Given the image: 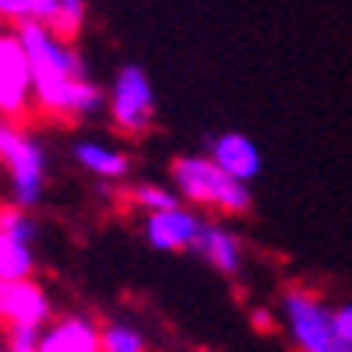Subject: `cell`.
I'll list each match as a JSON object with an SVG mask.
<instances>
[{
  "instance_id": "obj_1",
  "label": "cell",
  "mask_w": 352,
  "mask_h": 352,
  "mask_svg": "<svg viewBox=\"0 0 352 352\" xmlns=\"http://www.w3.org/2000/svg\"><path fill=\"white\" fill-rule=\"evenodd\" d=\"M169 180L190 208H212L219 215H247L254 208L250 184L232 180L208 155H180L169 162Z\"/></svg>"
},
{
  "instance_id": "obj_2",
  "label": "cell",
  "mask_w": 352,
  "mask_h": 352,
  "mask_svg": "<svg viewBox=\"0 0 352 352\" xmlns=\"http://www.w3.org/2000/svg\"><path fill=\"white\" fill-rule=\"evenodd\" d=\"M278 310L296 352H352V345L335 328V310L307 285L282 289Z\"/></svg>"
},
{
  "instance_id": "obj_3",
  "label": "cell",
  "mask_w": 352,
  "mask_h": 352,
  "mask_svg": "<svg viewBox=\"0 0 352 352\" xmlns=\"http://www.w3.org/2000/svg\"><path fill=\"white\" fill-rule=\"evenodd\" d=\"M0 162L11 176V204L32 212L46 194V148L18 124H0Z\"/></svg>"
},
{
  "instance_id": "obj_4",
  "label": "cell",
  "mask_w": 352,
  "mask_h": 352,
  "mask_svg": "<svg viewBox=\"0 0 352 352\" xmlns=\"http://www.w3.org/2000/svg\"><path fill=\"white\" fill-rule=\"evenodd\" d=\"M109 120L120 134H144L155 124V88L152 78L144 74V67L138 64H124L113 74V88H109Z\"/></svg>"
},
{
  "instance_id": "obj_5",
  "label": "cell",
  "mask_w": 352,
  "mask_h": 352,
  "mask_svg": "<svg viewBox=\"0 0 352 352\" xmlns=\"http://www.w3.org/2000/svg\"><path fill=\"white\" fill-rule=\"evenodd\" d=\"M36 102V74L18 32H0V116L18 124Z\"/></svg>"
},
{
  "instance_id": "obj_6",
  "label": "cell",
  "mask_w": 352,
  "mask_h": 352,
  "mask_svg": "<svg viewBox=\"0 0 352 352\" xmlns=\"http://www.w3.org/2000/svg\"><path fill=\"white\" fill-rule=\"evenodd\" d=\"M50 317L53 307L39 282H0V324L4 328H46Z\"/></svg>"
},
{
  "instance_id": "obj_7",
  "label": "cell",
  "mask_w": 352,
  "mask_h": 352,
  "mask_svg": "<svg viewBox=\"0 0 352 352\" xmlns=\"http://www.w3.org/2000/svg\"><path fill=\"white\" fill-rule=\"evenodd\" d=\"M204 219L194 208H169V212H152L144 219V240L159 254H184L194 250V240L201 232Z\"/></svg>"
},
{
  "instance_id": "obj_8",
  "label": "cell",
  "mask_w": 352,
  "mask_h": 352,
  "mask_svg": "<svg viewBox=\"0 0 352 352\" xmlns=\"http://www.w3.org/2000/svg\"><path fill=\"white\" fill-rule=\"evenodd\" d=\"M204 155H208L222 173H229L232 180L254 184L261 176V152H257V144L240 131H226V134L208 138V152Z\"/></svg>"
},
{
  "instance_id": "obj_9",
  "label": "cell",
  "mask_w": 352,
  "mask_h": 352,
  "mask_svg": "<svg viewBox=\"0 0 352 352\" xmlns=\"http://www.w3.org/2000/svg\"><path fill=\"white\" fill-rule=\"evenodd\" d=\"M99 338H102L99 324H92L88 317L71 314V317H60L43 328L36 352H102Z\"/></svg>"
},
{
  "instance_id": "obj_10",
  "label": "cell",
  "mask_w": 352,
  "mask_h": 352,
  "mask_svg": "<svg viewBox=\"0 0 352 352\" xmlns=\"http://www.w3.org/2000/svg\"><path fill=\"white\" fill-rule=\"evenodd\" d=\"M194 254L204 264H212L215 272H222V275H240V268H243V243H240V236L232 229H226V226H215V222L201 226L197 240H194Z\"/></svg>"
},
{
  "instance_id": "obj_11",
  "label": "cell",
  "mask_w": 352,
  "mask_h": 352,
  "mask_svg": "<svg viewBox=\"0 0 352 352\" xmlns=\"http://www.w3.org/2000/svg\"><path fill=\"white\" fill-rule=\"evenodd\" d=\"M71 159L85 169L99 176V180H124L127 169H131V159L127 152L113 148V144H102V141H92V138H81L71 144Z\"/></svg>"
},
{
  "instance_id": "obj_12",
  "label": "cell",
  "mask_w": 352,
  "mask_h": 352,
  "mask_svg": "<svg viewBox=\"0 0 352 352\" xmlns=\"http://www.w3.org/2000/svg\"><path fill=\"white\" fill-rule=\"evenodd\" d=\"M32 272H36L32 243H21V240L11 236V232L0 229V282H21V278H32Z\"/></svg>"
},
{
  "instance_id": "obj_13",
  "label": "cell",
  "mask_w": 352,
  "mask_h": 352,
  "mask_svg": "<svg viewBox=\"0 0 352 352\" xmlns=\"http://www.w3.org/2000/svg\"><path fill=\"white\" fill-rule=\"evenodd\" d=\"M131 201L138 204V208L144 212H169V208H180L184 197L176 194V187H159V184H138L131 190Z\"/></svg>"
},
{
  "instance_id": "obj_14",
  "label": "cell",
  "mask_w": 352,
  "mask_h": 352,
  "mask_svg": "<svg viewBox=\"0 0 352 352\" xmlns=\"http://www.w3.org/2000/svg\"><path fill=\"white\" fill-rule=\"evenodd\" d=\"M102 352H148V342L144 335L131 324H120V320H113V324H102V338H99Z\"/></svg>"
},
{
  "instance_id": "obj_15",
  "label": "cell",
  "mask_w": 352,
  "mask_h": 352,
  "mask_svg": "<svg viewBox=\"0 0 352 352\" xmlns=\"http://www.w3.org/2000/svg\"><path fill=\"white\" fill-rule=\"evenodd\" d=\"M85 11H88V0H60V11H56V18L50 21V28L60 39L71 43L85 25Z\"/></svg>"
},
{
  "instance_id": "obj_16",
  "label": "cell",
  "mask_w": 352,
  "mask_h": 352,
  "mask_svg": "<svg viewBox=\"0 0 352 352\" xmlns=\"http://www.w3.org/2000/svg\"><path fill=\"white\" fill-rule=\"evenodd\" d=\"M0 229L4 232H11L14 240H21V243H36V236H39V226H36V219L28 215L25 208H0Z\"/></svg>"
},
{
  "instance_id": "obj_17",
  "label": "cell",
  "mask_w": 352,
  "mask_h": 352,
  "mask_svg": "<svg viewBox=\"0 0 352 352\" xmlns=\"http://www.w3.org/2000/svg\"><path fill=\"white\" fill-rule=\"evenodd\" d=\"M39 338H43V328H8V345L11 349H32L36 352Z\"/></svg>"
},
{
  "instance_id": "obj_18",
  "label": "cell",
  "mask_w": 352,
  "mask_h": 352,
  "mask_svg": "<svg viewBox=\"0 0 352 352\" xmlns=\"http://www.w3.org/2000/svg\"><path fill=\"white\" fill-rule=\"evenodd\" d=\"M28 4V18L32 21H53L56 18V11H60V0H25Z\"/></svg>"
},
{
  "instance_id": "obj_19",
  "label": "cell",
  "mask_w": 352,
  "mask_h": 352,
  "mask_svg": "<svg viewBox=\"0 0 352 352\" xmlns=\"http://www.w3.org/2000/svg\"><path fill=\"white\" fill-rule=\"evenodd\" d=\"M0 18L11 21V25L32 21V18H28V4H25V0H0Z\"/></svg>"
},
{
  "instance_id": "obj_20",
  "label": "cell",
  "mask_w": 352,
  "mask_h": 352,
  "mask_svg": "<svg viewBox=\"0 0 352 352\" xmlns=\"http://www.w3.org/2000/svg\"><path fill=\"white\" fill-rule=\"evenodd\" d=\"M335 328H338V335L352 345V303L335 307Z\"/></svg>"
},
{
  "instance_id": "obj_21",
  "label": "cell",
  "mask_w": 352,
  "mask_h": 352,
  "mask_svg": "<svg viewBox=\"0 0 352 352\" xmlns=\"http://www.w3.org/2000/svg\"><path fill=\"white\" fill-rule=\"evenodd\" d=\"M8 352H32V349H11V345H8Z\"/></svg>"
}]
</instances>
